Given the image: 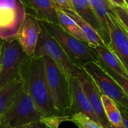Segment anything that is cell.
Here are the masks:
<instances>
[{"mask_svg":"<svg viewBox=\"0 0 128 128\" xmlns=\"http://www.w3.org/2000/svg\"><path fill=\"white\" fill-rule=\"evenodd\" d=\"M25 128H47V125L44 120V117L42 118L40 120L31 123L25 126Z\"/></svg>","mask_w":128,"mask_h":128,"instance_id":"484cf974","label":"cell"},{"mask_svg":"<svg viewBox=\"0 0 128 128\" xmlns=\"http://www.w3.org/2000/svg\"><path fill=\"white\" fill-rule=\"evenodd\" d=\"M108 26L110 37L108 47L118 56L128 71V32L120 24L110 8Z\"/></svg>","mask_w":128,"mask_h":128,"instance_id":"9c48e42d","label":"cell"},{"mask_svg":"<svg viewBox=\"0 0 128 128\" xmlns=\"http://www.w3.org/2000/svg\"><path fill=\"white\" fill-rule=\"evenodd\" d=\"M120 112L121 113L122 116V122H123V126L124 128H128V110L124 108V107L118 105Z\"/></svg>","mask_w":128,"mask_h":128,"instance_id":"4316f807","label":"cell"},{"mask_svg":"<svg viewBox=\"0 0 128 128\" xmlns=\"http://www.w3.org/2000/svg\"><path fill=\"white\" fill-rule=\"evenodd\" d=\"M1 42H2V40H1V39H0V43H1Z\"/></svg>","mask_w":128,"mask_h":128,"instance_id":"4dcf8cb0","label":"cell"},{"mask_svg":"<svg viewBox=\"0 0 128 128\" xmlns=\"http://www.w3.org/2000/svg\"><path fill=\"white\" fill-rule=\"evenodd\" d=\"M48 87L56 109L62 116L70 117L71 108L70 80L49 57L44 56Z\"/></svg>","mask_w":128,"mask_h":128,"instance_id":"5b68a950","label":"cell"},{"mask_svg":"<svg viewBox=\"0 0 128 128\" xmlns=\"http://www.w3.org/2000/svg\"><path fill=\"white\" fill-rule=\"evenodd\" d=\"M70 90L71 108L70 116L72 114L79 112L87 115L94 121L100 124L78 78H72L70 79Z\"/></svg>","mask_w":128,"mask_h":128,"instance_id":"5bb4252c","label":"cell"},{"mask_svg":"<svg viewBox=\"0 0 128 128\" xmlns=\"http://www.w3.org/2000/svg\"><path fill=\"white\" fill-rule=\"evenodd\" d=\"M25 12L38 20L58 25L56 10L51 0H20Z\"/></svg>","mask_w":128,"mask_h":128,"instance_id":"7c38bea8","label":"cell"},{"mask_svg":"<svg viewBox=\"0 0 128 128\" xmlns=\"http://www.w3.org/2000/svg\"><path fill=\"white\" fill-rule=\"evenodd\" d=\"M68 120L75 124L78 128H102L100 124L94 121L87 115L79 112L71 114L69 117Z\"/></svg>","mask_w":128,"mask_h":128,"instance_id":"44dd1931","label":"cell"},{"mask_svg":"<svg viewBox=\"0 0 128 128\" xmlns=\"http://www.w3.org/2000/svg\"><path fill=\"white\" fill-rule=\"evenodd\" d=\"M112 128H124V126H112Z\"/></svg>","mask_w":128,"mask_h":128,"instance_id":"f1b7e54d","label":"cell"},{"mask_svg":"<svg viewBox=\"0 0 128 128\" xmlns=\"http://www.w3.org/2000/svg\"><path fill=\"white\" fill-rule=\"evenodd\" d=\"M51 2L56 10L63 12L66 14L76 13L71 0H51Z\"/></svg>","mask_w":128,"mask_h":128,"instance_id":"603a6c76","label":"cell"},{"mask_svg":"<svg viewBox=\"0 0 128 128\" xmlns=\"http://www.w3.org/2000/svg\"><path fill=\"white\" fill-rule=\"evenodd\" d=\"M79 26L82 33L85 36L88 44L92 48H96L99 45H106L99 36V34L85 21H84L76 13L67 14Z\"/></svg>","mask_w":128,"mask_h":128,"instance_id":"e0dca14e","label":"cell"},{"mask_svg":"<svg viewBox=\"0 0 128 128\" xmlns=\"http://www.w3.org/2000/svg\"><path fill=\"white\" fill-rule=\"evenodd\" d=\"M108 2V1H107ZM108 3L109 8L117 18L120 24L124 27V29L128 32V8L125 7H120L117 6H113Z\"/></svg>","mask_w":128,"mask_h":128,"instance_id":"7402d4cb","label":"cell"},{"mask_svg":"<svg viewBox=\"0 0 128 128\" xmlns=\"http://www.w3.org/2000/svg\"><path fill=\"white\" fill-rule=\"evenodd\" d=\"M124 2H125V4L127 8H128V0H124Z\"/></svg>","mask_w":128,"mask_h":128,"instance_id":"f546056e","label":"cell"},{"mask_svg":"<svg viewBox=\"0 0 128 128\" xmlns=\"http://www.w3.org/2000/svg\"><path fill=\"white\" fill-rule=\"evenodd\" d=\"M71 2L75 12L99 34L104 44L108 47L110 43L109 35L105 32L94 12L90 0H71Z\"/></svg>","mask_w":128,"mask_h":128,"instance_id":"4fadbf2b","label":"cell"},{"mask_svg":"<svg viewBox=\"0 0 128 128\" xmlns=\"http://www.w3.org/2000/svg\"><path fill=\"white\" fill-rule=\"evenodd\" d=\"M39 24L40 32L33 56L50 58L60 70L70 80L72 78H77L82 71V68L77 66L70 60L58 42L47 32L40 22Z\"/></svg>","mask_w":128,"mask_h":128,"instance_id":"277c9868","label":"cell"},{"mask_svg":"<svg viewBox=\"0 0 128 128\" xmlns=\"http://www.w3.org/2000/svg\"><path fill=\"white\" fill-rule=\"evenodd\" d=\"M68 116H55V117H44V120L47 128H59L61 123L67 121Z\"/></svg>","mask_w":128,"mask_h":128,"instance_id":"d4e9b609","label":"cell"},{"mask_svg":"<svg viewBox=\"0 0 128 128\" xmlns=\"http://www.w3.org/2000/svg\"><path fill=\"white\" fill-rule=\"evenodd\" d=\"M90 2L105 32L109 35L108 26L109 6L107 0H90Z\"/></svg>","mask_w":128,"mask_h":128,"instance_id":"ffe728a7","label":"cell"},{"mask_svg":"<svg viewBox=\"0 0 128 128\" xmlns=\"http://www.w3.org/2000/svg\"><path fill=\"white\" fill-rule=\"evenodd\" d=\"M20 76L28 94L44 117L62 116L53 102L47 81L44 57H28L23 64Z\"/></svg>","mask_w":128,"mask_h":128,"instance_id":"6da1fadb","label":"cell"},{"mask_svg":"<svg viewBox=\"0 0 128 128\" xmlns=\"http://www.w3.org/2000/svg\"><path fill=\"white\" fill-rule=\"evenodd\" d=\"M56 14L58 18V25L61 28H62L68 33L78 38L79 40L88 44L85 36L82 33L79 26L67 14L63 12L56 10Z\"/></svg>","mask_w":128,"mask_h":128,"instance_id":"ac0fdd59","label":"cell"},{"mask_svg":"<svg viewBox=\"0 0 128 128\" xmlns=\"http://www.w3.org/2000/svg\"><path fill=\"white\" fill-rule=\"evenodd\" d=\"M26 15L20 0H0V39L16 38Z\"/></svg>","mask_w":128,"mask_h":128,"instance_id":"ba28073f","label":"cell"},{"mask_svg":"<svg viewBox=\"0 0 128 128\" xmlns=\"http://www.w3.org/2000/svg\"><path fill=\"white\" fill-rule=\"evenodd\" d=\"M39 22L58 42L70 60L77 66L82 68L88 62H98L99 57L96 50L88 43L68 33L57 24L41 20Z\"/></svg>","mask_w":128,"mask_h":128,"instance_id":"7a4b0ae2","label":"cell"},{"mask_svg":"<svg viewBox=\"0 0 128 128\" xmlns=\"http://www.w3.org/2000/svg\"><path fill=\"white\" fill-rule=\"evenodd\" d=\"M77 78L81 83L100 124L102 128H112V124L107 119L104 111L102 102V94L100 92L92 79L82 69Z\"/></svg>","mask_w":128,"mask_h":128,"instance_id":"30bf717a","label":"cell"},{"mask_svg":"<svg viewBox=\"0 0 128 128\" xmlns=\"http://www.w3.org/2000/svg\"><path fill=\"white\" fill-rule=\"evenodd\" d=\"M102 102L107 119L108 120L112 126H123L122 116L118 104L114 100L105 95H102Z\"/></svg>","mask_w":128,"mask_h":128,"instance_id":"d6986e66","label":"cell"},{"mask_svg":"<svg viewBox=\"0 0 128 128\" xmlns=\"http://www.w3.org/2000/svg\"><path fill=\"white\" fill-rule=\"evenodd\" d=\"M28 56L17 38L2 41L0 46V90L20 76Z\"/></svg>","mask_w":128,"mask_h":128,"instance_id":"8992f818","label":"cell"},{"mask_svg":"<svg viewBox=\"0 0 128 128\" xmlns=\"http://www.w3.org/2000/svg\"><path fill=\"white\" fill-rule=\"evenodd\" d=\"M44 115L38 109L23 84L0 118V128H22L40 120Z\"/></svg>","mask_w":128,"mask_h":128,"instance_id":"3957f363","label":"cell"},{"mask_svg":"<svg viewBox=\"0 0 128 128\" xmlns=\"http://www.w3.org/2000/svg\"><path fill=\"white\" fill-rule=\"evenodd\" d=\"M0 46H1V43H0Z\"/></svg>","mask_w":128,"mask_h":128,"instance_id":"d6a6232c","label":"cell"},{"mask_svg":"<svg viewBox=\"0 0 128 128\" xmlns=\"http://www.w3.org/2000/svg\"><path fill=\"white\" fill-rule=\"evenodd\" d=\"M107 1L109 3H111L112 5H113V6H120V7L127 8L124 0H107Z\"/></svg>","mask_w":128,"mask_h":128,"instance_id":"83f0119b","label":"cell"},{"mask_svg":"<svg viewBox=\"0 0 128 128\" xmlns=\"http://www.w3.org/2000/svg\"><path fill=\"white\" fill-rule=\"evenodd\" d=\"M100 65L116 81V82L120 86V88L124 90V91L126 94V95L128 96V79H126V78H124V77H122V76H120V75H118V74H117V73H115V72H114L113 71H112L111 70H109L108 68H107L106 66H103V65H102L101 63H100V62H98Z\"/></svg>","mask_w":128,"mask_h":128,"instance_id":"cb8c5ba5","label":"cell"},{"mask_svg":"<svg viewBox=\"0 0 128 128\" xmlns=\"http://www.w3.org/2000/svg\"><path fill=\"white\" fill-rule=\"evenodd\" d=\"M23 84L24 82L20 76H19L12 82L0 90V118L5 114L15 94Z\"/></svg>","mask_w":128,"mask_h":128,"instance_id":"2e32d148","label":"cell"},{"mask_svg":"<svg viewBox=\"0 0 128 128\" xmlns=\"http://www.w3.org/2000/svg\"><path fill=\"white\" fill-rule=\"evenodd\" d=\"M22 128H25V126H24V127H22Z\"/></svg>","mask_w":128,"mask_h":128,"instance_id":"1f68e13d","label":"cell"},{"mask_svg":"<svg viewBox=\"0 0 128 128\" xmlns=\"http://www.w3.org/2000/svg\"><path fill=\"white\" fill-rule=\"evenodd\" d=\"M82 69L90 76L102 95L108 96L128 110V96L98 62H88Z\"/></svg>","mask_w":128,"mask_h":128,"instance_id":"52a82bcc","label":"cell"},{"mask_svg":"<svg viewBox=\"0 0 128 128\" xmlns=\"http://www.w3.org/2000/svg\"><path fill=\"white\" fill-rule=\"evenodd\" d=\"M40 28L39 21L36 18L26 14L16 38L28 57L32 56L35 53Z\"/></svg>","mask_w":128,"mask_h":128,"instance_id":"8fae6325","label":"cell"},{"mask_svg":"<svg viewBox=\"0 0 128 128\" xmlns=\"http://www.w3.org/2000/svg\"><path fill=\"white\" fill-rule=\"evenodd\" d=\"M94 49L98 54V62L106 66L114 72L128 79V71L118 56L108 47L106 45H99L94 48Z\"/></svg>","mask_w":128,"mask_h":128,"instance_id":"9a60e30c","label":"cell"}]
</instances>
